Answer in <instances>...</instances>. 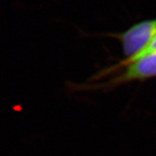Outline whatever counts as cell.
Listing matches in <instances>:
<instances>
[{
	"instance_id": "7a4b0ae2",
	"label": "cell",
	"mask_w": 156,
	"mask_h": 156,
	"mask_svg": "<svg viewBox=\"0 0 156 156\" xmlns=\"http://www.w3.org/2000/svg\"><path fill=\"white\" fill-rule=\"evenodd\" d=\"M120 69H123L120 74L106 83L96 85L95 87L111 88L129 82L142 81L156 77V51L146 54L137 59L119 67H110L108 69H105L103 71L101 76Z\"/></svg>"
},
{
	"instance_id": "3957f363",
	"label": "cell",
	"mask_w": 156,
	"mask_h": 156,
	"mask_svg": "<svg viewBox=\"0 0 156 156\" xmlns=\"http://www.w3.org/2000/svg\"><path fill=\"white\" fill-rule=\"evenodd\" d=\"M154 51H156V37H155V38L154 39L153 42L152 43L151 46H150L149 47H148V48H147V49H146V50L145 51L142 52V53L141 54H140V55H139L138 56H136V58H134V59L131 60V61H129V62H123V61H121V62H119V63L116 64V65H114V67H120V66L124 65V64H125L129 63V62L134 61V60L137 59V58L142 57V56H145V55H146V54H151V53H152V52H154Z\"/></svg>"
},
{
	"instance_id": "6da1fadb",
	"label": "cell",
	"mask_w": 156,
	"mask_h": 156,
	"mask_svg": "<svg viewBox=\"0 0 156 156\" xmlns=\"http://www.w3.org/2000/svg\"><path fill=\"white\" fill-rule=\"evenodd\" d=\"M108 36L119 41L123 53L129 62L140 55L151 46L156 37V19L142 21L132 25L127 30Z\"/></svg>"
}]
</instances>
